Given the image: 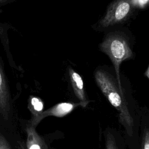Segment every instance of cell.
<instances>
[{"label":"cell","mask_w":149,"mask_h":149,"mask_svg":"<svg viewBox=\"0 0 149 149\" xmlns=\"http://www.w3.org/2000/svg\"><path fill=\"white\" fill-rule=\"evenodd\" d=\"M30 103V108H31V109H30V111L33 113L34 118H35L41 112H42L41 111L43 108L42 102L39 98L33 97L31 98Z\"/></svg>","instance_id":"cell-8"},{"label":"cell","mask_w":149,"mask_h":149,"mask_svg":"<svg viewBox=\"0 0 149 149\" xmlns=\"http://www.w3.org/2000/svg\"><path fill=\"white\" fill-rule=\"evenodd\" d=\"M100 49L106 54L111 60L115 68L117 83L122 88L120 65L123 61L133 56V52L127 40L122 36L109 35L100 44Z\"/></svg>","instance_id":"cell-2"},{"label":"cell","mask_w":149,"mask_h":149,"mask_svg":"<svg viewBox=\"0 0 149 149\" xmlns=\"http://www.w3.org/2000/svg\"><path fill=\"white\" fill-rule=\"evenodd\" d=\"M69 74L70 83L76 97L79 100L82 107H86L89 102L87 100L84 88L83 81L81 76L74 69L69 68Z\"/></svg>","instance_id":"cell-6"},{"label":"cell","mask_w":149,"mask_h":149,"mask_svg":"<svg viewBox=\"0 0 149 149\" xmlns=\"http://www.w3.org/2000/svg\"><path fill=\"white\" fill-rule=\"evenodd\" d=\"M14 0H0V7L13 1Z\"/></svg>","instance_id":"cell-13"},{"label":"cell","mask_w":149,"mask_h":149,"mask_svg":"<svg viewBox=\"0 0 149 149\" xmlns=\"http://www.w3.org/2000/svg\"><path fill=\"white\" fill-rule=\"evenodd\" d=\"M148 1L149 0H131L132 4H133V2H134L136 5H138L140 6L146 4L147 3V2H148Z\"/></svg>","instance_id":"cell-12"},{"label":"cell","mask_w":149,"mask_h":149,"mask_svg":"<svg viewBox=\"0 0 149 149\" xmlns=\"http://www.w3.org/2000/svg\"><path fill=\"white\" fill-rule=\"evenodd\" d=\"M19 149H26V145L24 144V143H20Z\"/></svg>","instance_id":"cell-14"},{"label":"cell","mask_w":149,"mask_h":149,"mask_svg":"<svg viewBox=\"0 0 149 149\" xmlns=\"http://www.w3.org/2000/svg\"><path fill=\"white\" fill-rule=\"evenodd\" d=\"M105 148L106 149H118L116 145V142L113 135L108 132L106 136L105 141Z\"/></svg>","instance_id":"cell-9"},{"label":"cell","mask_w":149,"mask_h":149,"mask_svg":"<svg viewBox=\"0 0 149 149\" xmlns=\"http://www.w3.org/2000/svg\"><path fill=\"white\" fill-rule=\"evenodd\" d=\"M26 149H48L43 139L36 132L32 125L26 127Z\"/></svg>","instance_id":"cell-7"},{"label":"cell","mask_w":149,"mask_h":149,"mask_svg":"<svg viewBox=\"0 0 149 149\" xmlns=\"http://www.w3.org/2000/svg\"><path fill=\"white\" fill-rule=\"evenodd\" d=\"M143 149H149V131L146 130L144 132Z\"/></svg>","instance_id":"cell-11"},{"label":"cell","mask_w":149,"mask_h":149,"mask_svg":"<svg viewBox=\"0 0 149 149\" xmlns=\"http://www.w3.org/2000/svg\"><path fill=\"white\" fill-rule=\"evenodd\" d=\"M80 105V103H70V102H61L52 108L41 112L36 117L33 119V125L38 124L42 119L49 116L56 117H63L70 113L74 108Z\"/></svg>","instance_id":"cell-4"},{"label":"cell","mask_w":149,"mask_h":149,"mask_svg":"<svg viewBox=\"0 0 149 149\" xmlns=\"http://www.w3.org/2000/svg\"><path fill=\"white\" fill-rule=\"evenodd\" d=\"M0 149H11L9 143L1 134H0Z\"/></svg>","instance_id":"cell-10"},{"label":"cell","mask_w":149,"mask_h":149,"mask_svg":"<svg viewBox=\"0 0 149 149\" xmlns=\"http://www.w3.org/2000/svg\"><path fill=\"white\" fill-rule=\"evenodd\" d=\"M10 93L0 59V112L6 119L10 109Z\"/></svg>","instance_id":"cell-5"},{"label":"cell","mask_w":149,"mask_h":149,"mask_svg":"<svg viewBox=\"0 0 149 149\" xmlns=\"http://www.w3.org/2000/svg\"><path fill=\"white\" fill-rule=\"evenodd\" d=\"M146 76H147V78L149 79V66H148V69H147V71H146Z\"/></svg>","instance_id":"cell-15"},{"label":"cell","mask_w":149,"mask_h":149,"mask_svg":"<svg viewBox=\"0 0 149 149\" xmlns=\"http://www.w3.org/2000/svg\"><path fill=\"white\" fill-rule=\"evenodd\" d=\"M96 83L109 102L118 112L119 120L127 133L132 136L134 121L129 109L122 88L106 71L98 69L94 73Z\"/></svg>","instance_id":"cell-1"},{"label":"cell","mask_w":149,"mask_h":149,"mask_svg":"<svg viewBox=\"0 0 149 149\" xmlns=\"http://www.w3.org/2000/svg\"><path fill=\"white\" fill-rule=\"evenodd\" d=\"M131 0H115L108 8L104 16L100 21V26L107 27L125 20L131 12Z\"/></svg>","instance_id":"cell-3"}]
</instances>
